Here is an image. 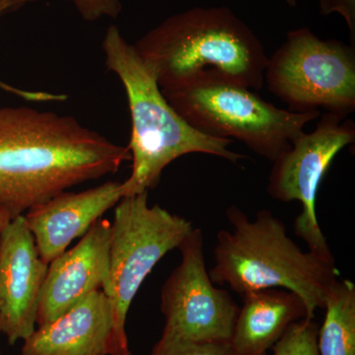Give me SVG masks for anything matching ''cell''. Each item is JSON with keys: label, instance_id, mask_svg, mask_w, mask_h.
<instances>
[{"label": "cell", "instance_id": "8fae6325", "mask_svg": "<svg viewBox=\"0 0 355 355\" xmlns=\"http://www.w3.org/2000/svg\"><path fill=\"white\" fill-rule=\"evenodd\" d=\"M111 222L100 218L77 245L49 263L37 324H50L89 294L104 289L110 275Z\"/></svg>", "mask_w": 355, "mask_h": 355}, {"label": "cell", "instance_id": "5bb4252c", "mask_svg": "<svg viewBox=\"0 0 355 355\" xmlns=\"http://www.w3.org/2000/svg\"><path fill=\"white\" fill-rule=\"evenodd\" d=\"M230 338L236 355H268L292 324L307 319V308L294 292L261 289L242 295Z\"/></svg>", "mask_w": 355, "mask_h": 355}, {"label": "cell", "instance_id": "3957f363", "mask_svg": "<svg viewBox=\"0 0 355 355\" xmlns=\"http://www.w3.org/2000/svg\"><path fill=\"white\" fill-rule=\"evenodd\" d=\"M231 230L216 235L211 282L228 286L239 295L261 289L294 292L307 308V319L324 309L329 289L340 277L336 263L304 252L287 234L284 221L270 210L254 219L236 205L226 210Z\"/></svg>", "mask_w": 355, "mask_h": 355}, {"label": "cell", "instance_id": "ba28073f", "mask_svg": "<svg viewBox=\"0 0 355 355\" xmlns=\"http://www.w3.org/2000/svg\"><path fill=\"white\" fill-rule=\"evenodd\" d=\"M178 249L181 263L161 289L165 327L153 354L196 343L230 342L239 312L230 293L210 279L202 229H191Z\"/></svg>", "mask_w": 355, "mask_h": 355}, {"label": "cell", "instance_id": "5b68a950", "mask_svg": "<svg viewBox=\"0 0 355 355\" xmlns=\"http://www.w3.org/2000/svg\"><path fill=\"white\" fill-rule=\"evenodd\" d=\"M189 125L209 137L237 140L273 162L304 132L320 111L296 113L277 108L251 89L214 73H202L178 87L162 90Z\"/></svg>", "mask_w": 355, "mask_h": 355}, {"label": "cell", "instance_id": "9a60e30c", "mask_svg": "<svg viewBox=\"0 0 355 355\" xmlns=\"http://www.w3.org/2000/svg\"><path fill=\"white\" fill-rule=\"evenodd\" d=\"M324 318L319 326V355H355V284L336 279L324 300Z\"/></svg>", "mask_w": 355, "mask_h": 355}, {"label": "cell", "instance_id": "277c9868", "mask_svg": "<svg viewBox=\"0 0 355 355\" xmlns=\"http://www.w3.org/2000/svg\"><path fill=\"white\" fill-rule=\"evenodd\" d=\"M105 65L123 83L132 118L127 146L132 156V174L121 183L123 197L153 190L173 161L191 153L207 154L238 163L244 154L230 150L232 140L203 135L172 108L151 69L133 44L110 26L102 44Z\"/></svg>", "mask_w": 355, "mask_h": 355}, {"label": "cell", "instance_id": "7c38bea8", "mask_svg": "<svg viewBox=\"0 0 355 355\" xmlns=\"http://www.w3.org/2000/svg\"><path fill=\"white\" fill-rule=\"evenodd\" d=\"M123 198L121 183L107 182L80 193L62 191L24 214L44 263L67 251Z\"/></svg>", "mask_w": 355, "mask_h": 355}, {"label": "cell", "instance_id": "7a4b0ae2", "mask_svg": "<svg viewBox=\"0 0 355 355\" xmlns=\"http://www.w3.org/2000/svg\"><path fill=\"white\" fill-rule=\"evenodd\" d=\"M162 90L214 73L251 90L265 84L263 44L227 7H195L163 21L135 44Z\"/></svg>", "mask_w": 355, "mask_h": 355}, {"label": "cell", "instance_id": "7402d4cb", "mask_svg": "<svg viewBox=\"0 0 355 355\" xmlns=\"http://www.w3.org/2000/svg\"><path fill=\"white\" fill-rule=\"evenodd\" d=\"M288 4H291V6H294L296 4V0H287Z\"/></svg>", "mask_w": 355, "mask_h": 355}, {"label": "cell", "instance_id": "52a82bcc", "mask_svg": "<svg viewBox=\"0 0 355 355\" xmlns=\"http://www.w3.org/2000/svg\"><path fill=\"white\" fill-rule=\"evenodd\" d=\"M265 83L289 111L323 109L347 118L355 110L354 46L320 39L308 28L293 30L268 58Z\"/></svg>", "mask_w": 355, "mask_h": 355}, {"label": "cell", "instance_id": "30bf717a", "mask_svg": "<svg viewBox=\"0 0 355 355\" xmlns=\"http://www.w3.org/2000/svg\"><path fill=\"white\" fill-rule=\"evenodd\" d=\"M48 266L24 216L15 217L0 232V331L10 345L24 342L36 330Z\"/></svg>", "mask_w": 355, "mask_h": 355}, {"label": "cell", "instance_id": "ac0fdd59", "mask_svg": "<svg viewBox=\"0 0 355 355\" xmlns=\"http://www.w3.org/2000/svg\"><path fill=\"white\" fill-rule=\"evenodd\" d=\"M150 355H236L230 342L196 343Z\"/></svg>", "mask_w": 355, "mask_h": 355}, {"label": "cell", "instance_id": "9c48e42d", "mask_svg": "<svg viewBox=\"0 0 355 355\" xmlns=\"http://www.w3.org/2000/svg\"><path fill=\"white\" fill-rule=\"evenodd\" d=\"M354 140V121L324 113L312 132L301 133L291 148L273 161L268 177L266 190L270 198L301 203L302 210L294 221V233L306 243L308 251L329 263L336 261L318 220V191L334 159Z\"/></svg>", "mask_w": 355, "mask_h": 355}, {"label": "cell", "instance_id": "8992f818", "mask_svg": "<svg viewBox=\"0 0 355 355\" xmlns=\"http://www.w3.org/2000/svg\"><path fill=\"white\" fill-rule=\"evenodd\" d=\"M193 225L160 205H148V191L121 198L111 223L110 275L103 289L113 318L110 355H132L125 323L140 286L166 254L178 249Z\"/></svg>", "mask_w": 355, "mask_h": 355}, {"label": "cell", "instance_id": "603a6c76", "mask_svg": "<svg viewBox=\"0 0 355 355\" xmlns=\"http://www.w3.org/2000/svg\"><path fill=\"white\" fill-rule=\"evenodd\" d=\"M0 355H2V354H1V352H0Z\"/></svg>", "mask_w": 355, "mask_h": 355}, {"label": "cell", "instance_id": "ffe728a7", "mask_svg": "<svg viewBox=\"0 0 355 355\" xmlns=\"http://www.w3.org/2000/svg\"><path fill=\"white\" fill-rule=\"evenodd\" d=\"M35 1V0H0V17L6 15V14L13 12L17 10L20 7L26 6L30 2ZM0 89L21 97L23 95V89L14 87V86L9 85V84L4 83L3 81L0 80Z\"/></svg>", "mask_w": 355, "mask_h": 355}, {"label": "cell", "instance_id": "6da1fadb", "mask_svg": "<svg viewBox=\"0 0 355 355\" xmlns=\"http://www.w3.org/2000/svg\"><path fill=\"white\" fill-rule=\"evenodd\" d=\"M130 159L128 147L74 116L0 108V209L12 219L72 187L114 174Z\"/></svg>", "mask_w": 355, "mask_h": 355}, {"label": "cell", "instance_id": "44dd1931", "mask_svg": "<svg viewBox=\"0 0 355 355\" xmlns=\"http://www.w3.org/2000/svg\"><path fill=\"white\" fill-rule=\"evenodd\" d=\"M11 220H12V218H11L10 216L7 214L3 210L0 209V232L6 227L7 224Z\"/></svg>", "mask_w": 355, "mask_h": 355}, {"label": "cell", "instance_id": "e0dca14e", "mask_svg": "<svg viewBox=\"0 0 355 355\" xmlns=\"http://www.w3.org/2000/svg\"><path fill=\"white\" fill-rule=\"evenodd\" d=\"M76 7L79 14L88 22L102 17L116 18L121 12L123 6L120 0H65Z\"/></svg>", "mask_w": 355, "mask_h": 355}, {"label": "cell", "instance_id": "cb8c5ba5", "mask_svg": "<svg viewBox=\"0 0 355 355\" xmlns=\"http://www.w3.org/2000/svg\"><path fill=\"white\" fill-rule=\"evenodd\" d=\"M0 334H1V331H0Z\"/></svg>", "mask_w": 355, "mask_h": 355}, {"label": "cell", "instance_id": "2e32d148", "mask_svg": "<svg viewBox=\"0 0 355 355\" xmlns=\"http://www.w3.org/2000/svg\"><path fill=\"white\" fill-rule=\"evenodd\" d=\"M318 329L319 324L314 319H302L292 324L273 345V355H319Z\"/></svg>", "mask_w": 355, "mask_h": 355}, {"label": "cell", "instance_id": "d6986e66", "mask_svg": "<svg viewBox=\"0 0 355 355\" xmlns=\"http://www.w3.org/2000/svg\"><path fill=\"white\" fill-rule=\"evenodd\" d=\"M320 8L323 15L338 12L347 21L352 46H355V0H320Z\"/></svg>", "mask_w": 355, "mask_h": 355}, {"label": "cell", "instance_id": "4fadbf2b", "mask_svg": "<svg viewBox=\"0 0 355 355\" xmlns=\"http://www.w3.org/2000/svg\"><path fill=\"white\" fill-rule=\"evenodd\" d=\"M112 333L111 306L100 289L39 327L24 340L21 355H110Z\"/></svg>", "mask_w": 355, "mask_h": 355}]
</instances>
